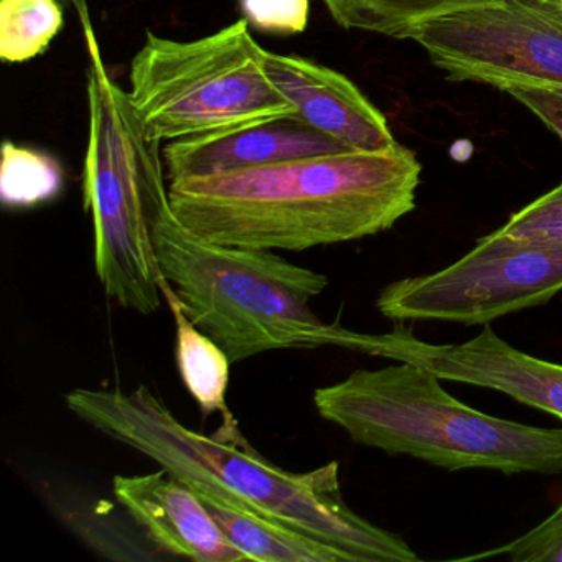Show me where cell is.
<instances>
[{"label": "cell", "instance_id": "1", "mask_svg": "<svg viewBox=\"0 0 562 562\" xmlns=\"http://www.w3.org/2000/svg\"><path fill=\"white\" fill-rule=\"evenodd\" d=\"M420 170L396 144L170 180L169 200L186 228L216 245L305 251L393 228L416 209Z\"/></svg>", "mask_w": 562, "mask_h": 562}, {"label": "cell", "instance_id": "2", "mask_svg": "<svg viewBox=\"0 0 562 562\" xmlns=\"http://www.w3.org/2000/svg\"><path fill=\"white\" fill-rule=\"evenodd\" d=\"M68 409L98 432L143 453L199 495L258 513L321 539L353 562H414L400 535L361 518L345 502L340 465L291 472L269 462L246 437L190 429L149 387L80 390L65 396Z\"/></svg>", "mask_w": 562, "mask_h": 562}, {"label": "cell", "instance_id": "3", "mask_svg": "<svg viewBox=\"0 0 562 562\" xmlns=\"http://www.w3.org/2000/svg\"><path fill=\"white\" fill-rule=\"evenodd\" d=\"M150 229L160 271L187 317L232 363L276 350L347 348L351 330L321 321L311 308L327 289V276L272 251L200 238L177 218L169 189L154 199Z\"/></svg>", "mask_w": 562, "mask_h": 562}, {"label": "cell", "instance_id": "4", "mask_svg": "<svg viewBox=\"0 0 562 562\" xmlns=\"http://www.w3.org/2000/svg\"><path fill=\"white\" fill-rule=\"evenodd\" d=\"M396 363L317 387L315 409L355 443L449 472L562 473V427L542 429L480 413L450 396L430 371Z\"/></svg>", "mask_w": 562, "mask_h": 562}, {"label": "cell", "instance_id": "5", "mask_svg": "<svg viewBox=\"0 0 562 562\" xmlns=\"http://www.w3.org/2000/svg\"><path fill=\"white\" fill-rule=\"evenodd\" d=\"M83 35L90 58L83 189L94 269L111 301L153 315L164 302L150 229V206L167 189L160 143L147 133L130 93L111 78L93 25Z\"/></svg>", "mask_w": 562, "mask_h": 562}, {"label": "cell", "instance_id": "6", "mask_svg": "<svg viewBox=\"0 0 562 562\" xmlns=\"http://www.w3.org/2000/svg\"><path fill=\"white\" fill-rule=\"evenodd\" d=\"M265 57L246 19L195 41L149 32L131 61V101L160 144L297 114Z\"/></svg>", "mask_w": 562, "mask_h": 562}, {"label": "cell", "instance_id": "7", "mask_svg": "<svg viewBox=\"0 0 562 562\" xmlns=\"http://www.w3.org/2000/svg\"><path fill=\"white\" fill-rule=\"evenodd\" d=\"M562 291V245L509 238L502 229L483 236L453 265L391 282L376 299L394 322L486 325L538 307Z\"/></svg>", "mask_w": 562, "mask_h": 562}, {"label": "cell", "instance_id": "8", "mask_svg": "<svg viewBox=\"0 0 562 562\" xmlns=\"http://www.w3.org/2000/svg\"><path fill=\"white\" fill-rule=\"evenodd\" d=\"M452 81L562 88V0H496L411 34Z\"/></svg>", "mask_w": 562, "mask_h": 562}, {"label": "cell", "instance_id": "9", "mask_svg": "<svg viewBox=\"0 0 562 562\" xmlns=\"http://www.w3.org/2000/svg\"><path fill=\"white\" fill-rule=\"evenodd\" d=\"M348 350L417 364L440 380L499 391L562 420V364L516 350L490 324L463 344H429L396 322L387 334L351 331Z\"/></svg>", "mask_w": 562, "mask_h": 562}, {"label": "cell", "instance_id": "10", "mask_svg": "<svg viewBox=\"0 0 562 562\" xmlns=\"http://www.w3.org/2000/svg\"><path fill=\"white\" fill-rule=\"evenodd\" d=\"M113 490L159 551L199 562L248 561L216 525L200 496L166 470L114 476Z\"/></svg>", "mask_w": 562, "mask_h": 562}, {"label": "cell", "instance_id": "11", "mask_svg": "<svg viewBox=\"0 0 562 562\" xmlns=\"http://www.w3.org/2000/svg\"><path fill=\"white\" fill-rule=\"evenodd\" d=\"M334 137L321 133L299 114L209 136L167 143L164 166L170 180L256 169L305 157L345 153Z\"/></svg>", "mask_w": 562, "mask_h": 562}, {"label": "cell", "instance_id": "12", "mask_svg": "<svg viewBox=\"0 0 562 562\" xmlns=\"http://www.w3.org/2000/svg\"><path fill=\"white\" fill-rule=\"evenodd\" d=\"M265 60L272 83L315 130L351 150L396 146L386 117L345 75L295 55L266 50Z\"/></svg>", "mask_w": 562, "mask_h": 562}, {"label": "cell", "instance_id": "13", "mask_svg": "<svg viewBox=\"0 0 562 562\" xmlns=\"http://www.w3.org/2000/svg\"><path fill=\"white\" fill-rule=\"evenodd\" d=\"M162 272V271H160ZM160 291L176 324V360L180 378L192 394L203 416L222 414V426L226 432L239 430L238 420L229 411L226 393L229 384L228 353L209 335L203 334L183 311L179 295L166 276L160 274Z\"/></svg>", "mask_w": 562, "mask_h": 562}, {"label": "cell", "instance_id": "14", "mask_svg": "<svg viewBox=\"0 0 562 562\" xmlns=\"http://www.w3.org/2000/svg\"><path fill=\"white\" fill-rule=\"evenodd\" d=\"M199 495V493H196ZM226 538L256 562H353L351 555L321 539L258 513L199 495Z\"/></svg>", "mask_w": 562, "mask_h": 562}, {"label": "cell", "instance_id": "15", "mask_svg": "<svg viewBox=\"0 0 562 562\" xmlns=\"http://www.w3.org/2000/svg\"><path fill=\"white\" fill-rule=\"evenodd\" d=\"M493 2L496 0H324L341 27L394 38H409L426 22Z\"/></svg>", "mask_w": 562, "mask_h": 562}, {"label": "cell", "instance_id": "16", "mask_svg": "<svg viewBox=\"0 0 562 562\" xmlns=\"http://www.w3.org/2000/svg\"><path fill=\"white\" fill-rule=\"evenodd\" d=\"M65 189V169L47 150L2 144L0 199L8 209H35L54 202Z\"/></svg>", "mask_w": 562, "mask_h": 562}, {"label": "cell", "instance_id": "17", "mask_svg": "<svg viewBox=\"0 0 562 562\" xmlns=\"http://www.w3.org/2000/svg\"><path fill=\"white\" fill-rule=\"evenodd\" d=\"M64 24L60 0H0V58L24 64L38 57Z\"/></svg>", "mask_w": 562, "mask_h": 562}, {"label": "cell", "instance_id": "18", "mask_svg": "<svg viewBox=\"0 0 562 562\" xmlns=\"http://www.w3.org/2000/svg\"><path fill=\"white\" fill-rule=\"evenodd\" d=\"M508 558L512 562H561L562 561V503L551 516L538 526L513 539L508 544L490 549L479 554L465 555V561L476 559Z\"/></svg>", "mask_w": 562, "mask_h": 562}, {"label": "cell", "instance_id": "19", "mask_svg": "<svg viewBox=\"0 0 562 562\" xmlns=\"http://www.w3.org/2000/svg\"><path fill=\"white\" fill-rule=\"evenodd\" d=\"M499 229L521 241L562 245V182L515 213Z\"/></svg>", "mask_w": 562, "mask_h": 562}, {"label": "cell", "instance_id": "20", "mask_svg": "<svg viewBox=\"0 0 562 562\" xmlns=\"http://www.w3.org/2000/svg\"><path fill=\"white\" fill-rule=\"evenodd\" d=\"M249 27L271 35H297L307 29L308 0H239Z\"/></svg>", "mask_w": 562, "mask_h": 562}, {"label": "cell", "instance_id": "21", "mask_svg": "<svg viewBox=\"0 0 562 562\" xmlns=\"http://www.w3.org/2000/svg\"><path fill=\"white\" fill-rule=\"evenodd\" d=\"M562 140V88L512 87L505 91Z\"/></svg>", "mask_w": 562, "mask_h": 562}, {"label": "cell", "instance_id": "22", "mask_svg": "<svg viewBox=\"0 0 562 562\" xmlns=\"http://www.w3.org/2000/svg\"><path fill=\"white\" fill-rule=\"evenodd\" d=\"M60 2L61 4L70 5V8L74 9L75 14L80 19L81 27L87 29L93 25V19H91L88 0H60Z\"/></svg>", "mask_w": 562, "mask_h": 562}]
</instances>
